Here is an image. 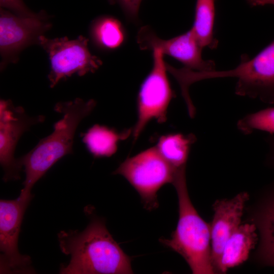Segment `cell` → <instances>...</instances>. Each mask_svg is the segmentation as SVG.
Segmentation results:
<instances>
[{
    "mask_svg": "<svg viewBox=\"0 0 274 274\" xmlns=\"http://www.w3.org/2000/svg\"><path fill=\"white\" fill-rule=\"evenodd\" d=\"M62 252L71 256L60 273H133L131 257L126 255L106 228L103 219L93 217L82 231H61L58 234Z\"/></svg>",
    "mask_w": 274,
    "mask_h": 274,
    "instance_id": "obj_1",
    "label": "cell"
},
{
    "mask_svg": "<svg viewBox=\"0 0 274 274\" xmlns=\"http://www.w3.org/2000/svg\"><path fill=\"white\" fill-rule=\"evenodd\" d=\"M95 106L96 101L93 99L85 101L80 98L56 104L54 110L62 114V117L54 124L52 133L41 140L28 153L18 158L21 165L24 167L25 173L20 197L31 199V190L36 183L58 160L73 152L77 127Z\"/></svg>",
    "mask_w": 274,
    "mask_h": 274,
    "instance_id": "obj_2",
    "label": "cell"
},
{
    "mask_svg": "<svg viewBox=\"0 0 274 274\" xmlns=\"http://www.w3.org/2000/svg\"><path fill=\"white\" fill-rule=\"evenodd\" d=\"M173 184L178 194L179 220L171 238L161 237L159 241L180 254L193 273H214L210 225L199 216L191 201L187 187L186 170L177 174Z\"/></svg>",
    "mask_w": 274,
    "mask_h": 274,
    "instance_id": "obj_3",
    "label": "cell"
},
{
    "mask_svg": "<svg viewBox=\"0 0 274 274\" xmlns=\"http://www.w3.org/2000/svg\"><path fill=\"white\" fill-rule=\"evenodd\" d=\"M235 78L236 94L274 104V41L254 57L241 56L240 63L234 68L222 71H194V82L205 79Z\"/></svg>",
    "mask_w": 274,
    "mask_h": 274,
    "instance_id": "obj_4",
    "label": "cell"
},
{
    "mask_svg": "<svg viewBox=\"0 0 274 274\" xmlns=\"http://www.w3.org/2000/svg\"><path fill=\"white\" fill-rule=\"evenodd\" d=\"M113 174L124 177L139 193L145 208L151 211L158 207L157 192L173 183L176 171L155 146L126 158Z\"/></svg>",
    "mask_w": 274,
    "mask_h": 274,
    "instance_id": "obj_5",
    "label": "cell"
},
{
    "mask_svg": "<svg viewBox=\"0 0 274 274\" xmlns=\"http://www.w3.org/2000/svg\"><path fill=\"white\" fill-rule=\"evenodd\" d=\"M39 43L49 57L50 71L48 78L51 88L74 74L82 76L93 73L102 63L98 57L90 53L88 40L82 36L69 40L67 37L51 39L43 35Z\"/></svg>",
    "mask_w": 274,
    "mask_h": 274,
    "instance_id": "obj_6",
    "label": "cell"
},
{
    "mask_svg": "<svg viewBox=\"0 0 274 274\" xmlns=\"http://www.w3.org/2000/svg\"><path fill=\"white\" fill-rule=\"evenodd\" d=\"M152 52V68L142 83L138 96V118L132 129L134 141L151 120L160 123L166 121L168 107L175 96L167 77L164 55L158 49Z\"/></svg>",
    "mask_w": 274,
    "mask_h": 274,
    "instance_id": "obj_7",
    "label": "cell"
},
{
    "mask_svg": "<svg viewBox=\"0 0 274 274\" xmlns=\"http://www.w3.org/2000/svg\"><path fill=\"white\" fill-rule=\"evenodd\" d=\"M31 199L19 197L0 200V269L2 273H33L30 257L18 250L24 213Z\"/></svg>",
    "mask_w": 274,
    "mask_h": 274,
    "instance_id": "obj_8",
    "label": "cell"
},
{
    "mask_svg": "<svg viewBox=\"0 0 274 274\" xmlns=\"http://www.w3.org/2000/svg\"><path fill=\"white\" fill-rule=\"evenodd\" d=\"M45 117H30L21 107H15L10 100L0 101V162L5 182L20 179L22 166L14 158L17 144L30 126L42 122Z\"/></svg>",
    "mask_w": 274,
    "mask_h": 274,
    "instance_id": "obj_9",
    "label": "cell"
},
{
    "mask_svg": "<svg viewBox=\"0 0 274 274\" xmlns=\"http://www.w3.org/2000/svg\"><path fill=\"white\" fill-rule=\"evenodd\" d=\"M136 42L142 50L158 49L163 55L174 58L189 69L198 72L216 70L214 61L202 57L203 48L191 29L174 38L164 40L158 37L151 27L144 26L138 32Z\"/></svg>",
    "mask_w": 274,
    "mask_h": 274,
    "instance_id": "obj_10",
    "label": "cell"
},
{
    "mask_svg": "<svg viewBox=\"0 0 274 274\" xmlns=\"http://www.w3.org/2000/svg\"><path fill=\"white\" fill-rule=\"evenodd\" d=\"M51 26L44 12L22 17L1 8L0 51L4 61L14 62L22 50L39 43L40 37Z\"/></svg>",
    "mask_w": 274,
    "mask_h": 274,
    "instance_id": "obj_11",
    "label": "cell"
},
{
    "mask_svg": "<svg viewBox=\"0 0 274 274\" xmlns=\"http://www.w3.org/2000/svg\"><path fill=\"white\" fill-rule=\"evenodd\" d=\"M249 197L247 192H242L231 199L217 200L214 203L210 227L212 261L216 272L226 242L241 225Z\"/></svg>",
    "mask_w": 274,
    "mask_h": 274,
    "instance_id": "obj_12",
    "label": "cell"
},
{
    "mask_svg": "<svg viewBox=\"0 0 274 274\" xmlns=\"http://www.w3.org/2000/svg\"><path fill=\"white\" fill-rule=\"evenodd\" d=\"M257 241L256 226L249 223L241 224L226 242L217 271L225 273L246 261Z\"/></svg>",
    "mask_w": 274,
    "mask_h": 274,
    "instance_id": "obj_13",
    "label": "cell"
},
{
    "mask_svg": "<svg viewBox=\"0 0 274 274\" xmlns=\"http://www.w3.org/2000/svg\"><path fill=\"white\" fill-rule=\"evenodd\" d=\"M129 129L118 132L114 129L96 124L82 134L83 142L95 157H110L115 154L119 141L131 133Z\"/></svg>",
    "mask_w": 274,
    "mask_h": 274,
    "instance_id": "obj_14",
    "label": "cell"
},
{
    "mask_svg": "<svg viewBox=\"0 0 274 274\" xmlns=\"http://www.w3.org/2000/svg\"><path fill=\"white\" fill-rule=\"evenodd\" d=\"M195 141L192 134L171 133L160 136L156 146L177 172L186 167L191 146Z\"/></svg>",
    "mask_w": 274,
    "mask_h": 274,
    "instance_id": "obj_15",
    "label": "cell"
},
{
    "mask_svg": "<svg viewBox=\"0 0 274 274\" xmlns=\"http://www.w3.org/2000/svg\"><path fill=\"white\" fill-rule=\"evenodd\" d=\"M214 0H196L193 24L190 28L203 48L216 49L218 41L214 36Z\"/></svg>",
    "mask_w": 274,
    "mask_h": 274,
    "instance_id": "obj_16",
    "label": "cell"
},
{
    "mask_svg": "<svg viewBox=\"0 0 274 274\" xmlns=\"http://www.w3.org/2000/svg\"><path fill=\"white\" fill-rule=\"evenodd\" d=\"M91 35L99 47L107 49H115L124 42L125 33L121 22L110 16H102L93 22Z\"/></svg>",
    "mask_w": 274,
    "mask_h": 274,
    "instance_id": "obj_17",
    "label": "cell"
},
{
    "mask_svg": "<svg viewBox=\"0 0 274 274\" xmlns=\"http://www.w3.org/2000/svg\"><path fill=\"white\" fill-rule=\"evenodd\" d=\"M237 127L245 134L255 130L274 134V107L247 114L238 121Z\"/></svg>",
    "mask_w": 274,
    "mask_h": 274,
    "instance_id": "obj_18",
    "label": "cell"
},
{
    "mask_svg": "<svg viewBox=\"0 0 274 274\" xmlns=\"http://www.w3.org/2000/svg\"><path fill=\"white\" fill-rule=\"evenodd\" d=\"M262 239L274 237V198L265 208L261 219Z\"/></svg>",
    "mask_w": 274,
    "mask_h": 274,
    "instance_id": "obj_19",
    "label": "cell"
},
{
    "mask_svg": "<svg viewBox=\"0 0 274 274\" xmlns=\"http://www.w3.org/2000/svg\"><path fill=\"white\" fill-rule=\"evenodd\" d=\"M0 5L19 16L32 17L38 14L30 11L23 0H0Z\"/></svg>",
    "mask_w": 274,
    "mask_h": 274,
    "instance_id": "obj_20",
    "label": "cell"
},
{
    "mask_svg": "<svg viewBox=\"0 0 274 274\" xmlns=\"http://www.w3.org/2000/svg\"><path fill=\"white\" fill-rule=\"evenodd\" d=\"M118 3L128 19L135 21L142 0H111Z\"/></svg>",
    "mask_w": 274,
    "mask_h": 274,
    "instance_id": "obj_21",
    "label": "cell"
},
{
    "mask_svg": "<svg viewBox=\"0 0 274 274\" xmlns=\"http://www.w3.org/2000/svg\"><path fill=\"white\" fill-rule=\"evenodd\" d=\"M262 254L265 262L274 266V237L262 239Z\"/></svg>",
    "mask_w": 274,
    "mask_h": 274,
    "instance_id": "obj_22",
    "label": "cell"
},
{
    "mask_svg": "<svg viewBox=\"0 0 274 274\" xmlns=\"http://www.w3.org/2000/svg\"><path fill=\"white\" fill-rule=\"evenodd\" d=\"M251 6H261L266 5H274V0H247Z\"/></svg>",
    "mask_w": 274,
    "mask_h": 274,
    "instance_id": "obj_23",
    "label": "cell"
},
{
    "mask_svg": "<svg viewBox=\"0 0 274 274\" xmlns=\"http://www.w3.org/2000/svg\"><path fill=\"white\" fill-rule=\"evenodd\" d=\"M270 145L271 147V150L274 155V138H272L270 140Z\"/></svg>",
    "mask_w": 274,
    "mask_h": 274,
    "instance_id": "obj_24",
    "label": "cell"
},
{
    "mask_svg": "<svg viewBox=\"0 0 274 274\" xmlns=\"http://www.w3.org/2000/svg\"><path fill=\"white\" fill-rule=\"evenodd\" d=\"M169 65H170V64H168V65H167V71H168V66ZM181 93H189V92H185V93H183V92H181Z\"/></svg>",
    "mask_w": 274,
    "mask_h": 274,
    "instance_id": "obj_25",
    "label": "cell"
}]
</instances>
